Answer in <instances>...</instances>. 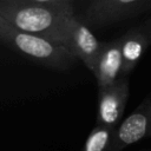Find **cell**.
<instances>
[{
	"instance_id": "obj_7",
	"label": "cell",
	"mask_w": 151,
	"mask_h": 151,
	"mask_svg": "<svg viewBox=\"0 0 151 151\" xmlns=\"http://www.w3.org/2000/svg\"><path fill=\"white\" fill-rule=\"evenodd\" d=\"M122 65L120 39L118 38L109 42H101V47L92 68L98 88H103L122 77Z\"/></svg>"
},
{
	"instance_id": "obj_9",
	"label": "cell",
	"mask_w": 151,
	"mask_h": 151,
	"mask_svg": "<svg viewBox=\"0 0 151 151\" xmlns=\"http://www.w3.org/2000/svg\"><path fill=\"white\" fill-rule=\"evenodd\" d=\"M114 129L116 127L96 124L87 136L81 151H110Z\"/></svg>"
},
{
	"instance_id": "obj_11",
	"label": "cell",
	"mask_w": 151,
	"mask_h": 151,
	"mask_svg": "<svg viewBox=\"0 0 151 151\" xmlns=\"http://www.w3.org/2000/svg\"><path fill=\"white\" fill-rule=\"evenodd\" d=\"M142 29H143V32L146 34V37H147V39L150 40V42H151V19L150 20H147L142 27H140Z\"/></svg>"
},
{
	"instance_id": "obj_10",
	"label": "cell",
	"mask_w": 151,
	"mask_h": 151,
	"mask_svg": "<svg viewBox=\"0 0 151 151\" xmlns=\"http://www.w3.org/2000/svg\"><path fill=\"white\" fill-rule=\"evenodd\" d=\"M28 2L35 4V5H41L51 8H55L59 11H65V12H71L73 11L71 7V4L66 2L65 0H26Z\"/></svg>"
},
{
	"instance_id": "obj_4",
	"label": "cell",
	"mask_w": 151,
	"mask_h": 151,
	"mask_svg": "<svg viewBox=\"0 0 151 151\" xmlns=\"http://www.w3.org/2000/svg\"><path fill=\"white\" fill-rule=\"evenodd\" d=\"M147 6L151 0H92L86 9L84 22L86 25H106L133 15Z\"/></svg>"
},
{
	"instance_id": "obj_2",
	"label": "cell",
	"mask_w": 151,
	"mask_h": 151,
	"mask_svg": "<svg viewBox=\"0 0 151 151\" xmlns=\"http://www.w3.org/2000/svg\"><path fill=\"white\" fill-rule=\"evenodd\" d=\"M0 40L21 54L52 68L66 70L77 60L67 47L41 35L22 32L0 17Z\"/></svg>"
},
{
	"instance_id": "obj_3",
	"label": "cell",
	"mask_w": 151,
	"mask_h": 151,
	"mask_svg": "<svg viewBox=\"0 0 151 151\" xmlns=\"http://www.w3.org/2000/svg\"><path fill=\"white\" fill-rule=\"evenodd\" d=\"M146 137L151 138V97L145 98L143 103L114 129L110 151H122L126 146Z\"/></svg>"
},
{
	"instance_id": "obj_1",
	"label": "cell",
	"mask_w": 151,
	"mask_h": 151,
	"mask_svg": "<svg viewBox=\"0 0 151 151\" xmlns=\"http://www.w3.org/2000/svg\"><path fill=\"white\" fill-rule=\"evenodd\" d=\"M73 11L65 12L26 0H0V17L22 32L37 34L66 46V26Z\"/></svg>"
},
{
	"instance_id": "obj_5",
	"label": "cell",
	"mask_w": 151,
	"mask_h": 151,
	"mask_svg": "<svg viewBox=\"0 0 151 151\" xmlns=\"http://www.w3.org/2000/svg\"><path fill=\"white\" fill-rule=\"evenodd\" d=\"M98 114L97 124L110 127H117L120 122L129 98L127 77H119L110 85L98 88Z\"/></svg>"
},
{
	"instance_id": "obj_8",
	"label": "cell",
	"mask_w": 151,
	"mask_h": 151,
	"mask_svg": "<svg viewBox=\"0 0 151 151\" xmlns=\"http://www.w3.org/2000/svg\"><path fill=\"white\" fill-rule=\"evenodd\" d=\"M119 39L123 61L122 77H127L137 66L138 61L140 60L151 42L140 27H136L127 31Z\"/></svg>"
},
{
	"instance_id": "obj_12",
	"label": "cell",
	"mask_w": 151,
	"mask_h": 151,
	"mask_svg": "<svg viewBox=\"0 0 151 151\" xmlns=\"http://www.w3.org/2000/svg\"><path fill=\"white\" fill-rule=\"evenodd\" d=\"M65 1H66V2H68V4H71V2L73 1V0H65Z\"/></svg>"
},
{
	"instance_id": "obj_6",
	"label": "cell",
	"mask_w": 151,
	"mask_h": 151,
	"mask_svg": "<svg viewBox=\"0 0 151 151\" xmlns=\"http://www.w3.org/2000/svg\"><path fill=\"white\" fill-rule=\"evenodd\" d=\"M66 47L76 59H80L92 71L101 42L98 41L88 26L73 13L67 19Z\"/></svg>"
}]
</instances>
